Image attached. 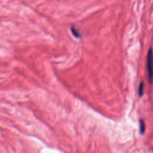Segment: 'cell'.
Here are the masks:
<instances>
[{"label": "cell", "mask_w": 153, "mask_h": 153, "mask_svg": "<svg viewBox=\"0 0 153 153\" xmlns=\"http://www.w3.org/2000/svg\"><path fill=\"white\" fill-rule=\"evenodd\" d=\"M147 66L148 74V80L150 84L153 82V50L152 48L149 49L147 58Z\"/></svg>", "instance_id": "1"}, {"label": "cell", "mask_w": 153, "mask_h": 153, "mask_svg": "<svg viewBox=\"0 0 153 153\" xmlns=\"http://www.w3.org/2000/svg\"><path fill=\"white\" fill-rule=\"evenodd\" d=\"M140 128L141 135H144L145 131V124L142 120H140Z\"/></svg>", "instance_id": "2"}, {"label": "cell", "mask_w": 153, "mask_h": 153, "mask_svg": "<svg viewBox=\"0 0 153 153\" xmlns=\"http://www.w3.org/2000/svg\"><path fill=\"white\" fill-rule=\"evenodd\" d=\"M144 83L143 81H141L139 86L138 89V94L140 97H142L144 93Z\"/></svg>", "instance_id": "3"}, {"label": "cell", "mask_w": 153, "mask_h": 153, "mask_svg": "<svg viewBox=\"0 0 153 153\" xmlns=\"http://www.w3.org/2000/svg\"><path fill=\"white\" fill-rule=\"evenodd\" d=\"M71 32H72L73 35H74L75 37H76V38H78L80 37V35L79 32L77 30V29L75 28V27L74 26H72V27H71Z\"/></svg>", "instance_id": "4"}]
</instances>
